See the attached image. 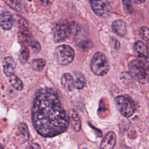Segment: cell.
I'll list each match as a JSON object with an SVG mask.
<instances>
[{
	"mask_svg": "<svg viewBox=\"0 0 149 149\" xmlns=\"http://www.w3.org/2000/svg\"><path fill=\"white\" fill-rule=\"evenodd\" d=\"M31 118L36 131L45 137H52L65 132L69 118L57 94L51 88L39 90L35 97Z\"/></svg>",
	"mask_w": 149,
	"mask_h": 149,
	"instance_id": "1",
	"label": "cell"
},
{
	"mask_svg": "<svg viewBox=\"0 0 149 149\" xmlns=\"http://www.w3.org/2000/svg\"><path fill=\"white\" fill-rule=\"evenodd\" d=\"M73 25L66 19L61 20L56 22L52 28V34L54 41L61 42L67 40L71 35Z\"/></svg>",
	"mask_w": 149,
	"mask_h": 149,
	"instance_id": "2",
	"label": "cell"
},
{
	"mask_svg": "<svg viewBox=\"0 0 149 149\" xmlns=\"http://www.w3.org/2000/svg\"><path fill=\"white\" fill-rule=\"evenodd\" d=\"M91 71L97 76H104L109 71V63L107 56L102 52L94 54L90 63Z\"/></svg>",
	"mask_w": 149,
	"mask_h": 149,
	"instance_id": "3",
	"label": "cell"
},
{
	"mask_svg": "<svg viewBox=\"0 0 149 149\" xmlns=\"http://www.w3.org/2000/svg\"><path fill=\"white\" fill-rule=\"evenodd\" d=\"M116 104L122 115L129 118L134 113L136 109L135 103L132 98L127 94L117 96L115 99Z\"/></svg>",
	"mask_w": 149,
	"mask_h": 149,
	"instance_id": "4",
	"label": "cell"
},
{
	"mask_svg": "<svg viewBox=\"0 0 149 149\" xmlns=\"http://www.w3.org/2000/svg\"><path fill=\"white\" fill-rule=\"evenodd\" d=\"M55 56L57 62L61 65H67L70 63L74 58V51L66 44L59 45L55 49Z\"/></svg>",
	"mask_w": 149,
	"mask_h": 149,
	"instance_id": "5",
	"label": "cell"
},
{
	"mask_svg": "<svg viewBox=\"0 0 149 149\" xmlns=\"http://www.w3.org/2000/svg\"><path fill=\"white\" fill-rule=\"evenodd\" d=\"M129 69L133 78L141 84L149 81V74L137 59L132 61L129 64Z\"/></svg>",
	"mask_w": 149,
	"mask_h": 149,
	"instance_id": "6",
	"label": "cell"
},
{
	"mask_svg": "<svg viewBox=\"0 0 149 149\" xmlns=\"http://www.w3.org/2000/svg\"><path fill=\"white\" fill-rule=\"evenodd\" d=\"M134 52L137 60L147 70H149V52L145 44L141 41H137L134 45Z\"/></svg>",
	"mask_w": 149,
	"mask_h": 149,
	"instance_id": "7",
	"label": "cell"
},
{
	"mask_svg": "<svg viewBox=\"0 0 149 149\" xmlns=\"http://www.w3.org/2000/svg\"><path fill=\"white\" fill-rule=\"evenodd\" d=\"M93 12L98 16L107 17L110 12V3L107 1H92L90 2Z\"/></svg>",
	"mask_w": 149,
	"mask_h": 149,
	"instance_id": "8",
	"label": "cell"
},
{
	"mask_svg": "<svg viewBox=\"0 0 149 149\" xmlns=\"http://www.w3.org/2000/svg\"><path fill=\"white\" fill-rule=\"evenodd\" d=\"M116 143V134L109 131L107 132L101 140L100 149H113Z\"/></svg>",
	"mask_w": 149,
	"mask_h": 149,
	"instance_id": "9",
	"label": "cell"
},
{
	"mask_svg": "<svg viewBox=\"0 0 149 149\" xmlns=\"http://www.w3.org/2000/svg\"><path fill=\"white\" fill-rule=\"evenodd\" d=\"M16 68V62L12 56L5 57L3 61V70L5 74L10 77L14 74Z\"/></svg>",
	"mask_w": 149,
	"mask_h": 149,
	"instance_id": "10",
	"label": "cell"
},
{
	"mask_svg": "<svg viewBox=\"0 0 149 149\" xmlns=\"http://www.w3.org/2000/svg\"><path fill=\"white\" fill-rule=\"evenodd\" d=\"M14 21L12 15L8 12H5L0 15V26L5 30L12 29Z\"/></svg>",
	"mask_w": 149,
	"mask_h": 149,
	"instance_id": "11",
	"label": "cell"
},
{
	"mask_svg": "<svg viewBox=\"0 0 149 149\" xmlns=\"http://www.w3.org/2000/svg\"><path fill=\"white\" fill-rule=\"evenodd\" d=\"M113 31L120 37H123L127 33V26L125 22L122 20H115L112 23Z\"/></svg>",
	"mask_w": 149,
	"mask_h": 149,
	"instance_id": "12",
	"label": "cell"
},
{
	"mask_svg": "<svg viewBox=\"0 0 149 149\" xmlns=\"http://www.w3.org/2000/svg\"><path fill=\"white\" fill-rule=\"evenodd\" d=\"M63 87L67 91H71L74 88V78L70 73H64L61 79Z\"/></svg>",
	"mask_w": 149,
	"mask_h": 149,
	"instance_id": "13",
	"label": "cell"
},
{
	"mask_svg": "<svg viewBox=\"0 0 149 149\" xmlns=\"http://www.w3.org/2000/svg\"><path fill=\"white\" fill-rule=\"evenodd\" d=\"M70 120L73 129L76 132L80 131L81 129V122L77 113L74 110L70 112Z\"/></svg>",
	"mask_w": 149,
	"mask_h": 149,
	"instance_id": "14",
	"label": "cell"
},
{
	"mask_svg": "<svg viewBox=\"0 0 149 149\" xmlns=\"http://www.w3.org/2000/svg\"><path fill=\"white\" fill-rule=\"evenodd\" d=\"M74 88L81 90L83 88L86 84V79L84 76L80 73L76 72L74 73Z\"/></svg>",
	"mask_w": 149,
	"mask_h": 149,
	"instance_id": "15",
	"label": "cell"
},
{
	"mask_svg": "<svg viewBox=\"0 0 149 149\" xmlns=\"http://www.w3.org/2000/svg\"><path fill=\"white\" fill-rule=\"evenodd\" d=\"M46 65V61L45 59L42 58L34 59L31 63V68L35 71L42 70Z\"/></svg>",
	"mask_w": 149,
	"mask_h": 149,
	"instance_id": "16",
	"label": "cell"
},
{
	"mask_svg": "<svg viewBox=\"0 0 149 149\" xmlns=\"http://www.w3.org/2000/svg\"><path fill=\"white\" fill-rule=\"evenodd\" d=\"M9 81L12 86L16 90H22L23 88V84L22 80L15 74H13L9 77Z\"/></svg>",
	"mask_w": 149,
	"mask_h": 149,
	"instance_id": "17",
	"label": "cell"
},
{
	"mask_svg": "<svg viewBox=\"0 0 149 149\" xmlns=\"http://www.w3.org/2000/svg\"><path fill=\"white\" fill-rule=\"evenodd\" d=\"M140 35L149 51V28L146 26L141 27L140 30Z\"/></svg>",
	"mask_w": 149,
	"mask_h": 149,
	"instance_id": "18",
	"label": "cell"
},
{
	"mask_svg": "<svg viewBox=\"0 0 149 149\" xmlns=\"http://www.w3.org/2000/svg\"><path fill=\"white\" fill-rule=\"evenodd\" d=\"M29 54H30V51L29 49H28L27 47L23 46L20 49V62L23 64L26 62L27 59H29Z\"/></svg>",
	"mask_w": 149,
	"mask_h": 149,
	"instance_id": "19",
	"label": "cell"
},
{
	"mask_svg": "<svg viewBox=\"0 0 149 149\" xmlns=\"http://www.w3.org/2000/svg\"><path fill=\"white\" fill-rule=\"evenodd\" d=\"M19 129L20 131V132L23 134L24 137L26 139H28L29 137V133L26 124L24 123H20L19 125Z\"/></svg>",
	"mask_w": 149,
	"mask_h": 149,
	"instance_id": "20",
	"label": "cell"
},
{
	"mask_svg": "<svg viewBox=\"0 0 149 149\" xmlns=\"http://www.w3.org/2000/svg\"><path fill=\"white\" fill-rule=\"evenodd\" d=\"M26 149H40V146L36 143H32L28 145Z\"/></svg>",
	"mask_w": 149,
	"mask_h": 149,
	"instance_id": "21",
	"label": "cell"
},
{
	"mask_svg": "<svg viewBox=\"0 0 149 149\" xmlns=\"http://www.w3.org/2000/svg\"><path fill=\"white\" fill-rule=\"evenodd\" d=\"M125 3L123 2L125 7L126 6V8H125V9L126 10H127V12H129L130 10H132V9H132V6H131V5L130 4V1H125Z\"/></svg>",
	"mask_w": 149,
	"mask_h": 149,
	"instance_id": "22",
	"label": "cell"
},
{
	"mask_svg": "<svg viewBox=\"0 0 149 149\" xmlns=\"http://www.w3.org/2000/svg\"><path fill=\"white\" fill-rule=\"evenodd\" d=\"M133 2H134V3H142L145 2V1H134Z\"/></svg>",
	"mask_w": 149,
	"mask_h": 149,
	"instance_id": "23",
	"label": "cell"
},
{
	"mask_svg": "<svg viewBox=\"0 0 149 149\" xmlns=\"http://www.w3.org/2000/svg\"><path fill=\"white\" fill-rule=\"evenodd\" d=\"M0 149H4V148H3V146L0 143Z\"/></svg>",
	"mask_w": 149,
	"mask_h": 149,
	"instance_id": "24",
	"label": "cell"
},
{
	"mask_svg": "<svg viewBox=\"0 0 149 149\" xmlns=\"http://www.w3.org/2000/svg\"><path fill=\"white\" fill-rule=\"evenodd\" d=\"M83 149H88V148H83Z\"/></svg>",
	"mask_w": 149,
	"mask_h": 149,
	"instance_id": "25",
	"label": "cell"
}]
</instances>
